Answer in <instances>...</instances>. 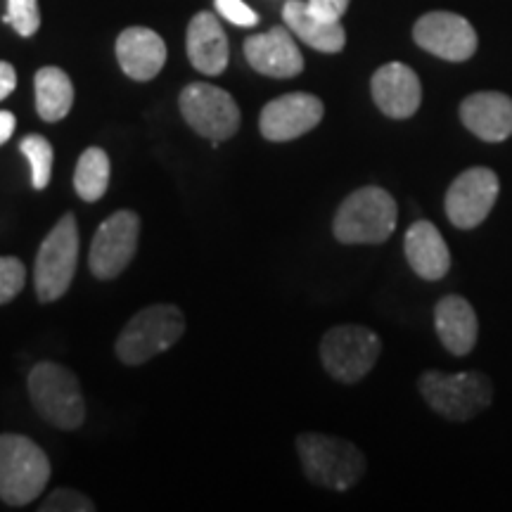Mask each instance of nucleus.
<instances>
[{"instance_id": "1", "label": "nucleus", "mask_w": 512, "mask_h": 512, "mask_svg": "<svg viewBox=\"0 0 512 512\" xmlns=\"http://www.w3.org/2000/svg\"><path fill=\"white\" fill-rule=\"evenodd\" d=\"M396 200L384 188L366 185L339 204L332 233L342 245H382L396 230Z\"/></svg>"}, {"instance_id": "2", "label": "nucleus", "mask_w": 512, "mask_h": 512, "mask_svg": "<svg viewBox=\"0 0 512 512\" xmlns=\"http://www.w3.org/2000/svg\"><path fill=\"white\" fill-rule=\"evenodd\" d=\"M43 448L22 434H0V501L22 508L34 503L50 482Z\"/></svg>"}, {"instance_id": "3", "label": "nucleus", "mask_w": 512, "mask_h": 512, "mask_svg": "<svg viewBox=\"0 0 512 512\" xmlns=\"http://www.w3.org/2000/svg\"><path fill=\"white\" fill-rule=\"evenodd\" d=\"M297 453L309 482L325 489L349 491L366 475V456L347 439L328 437V434H302L297 437Z\"/></svg>"}, {"instance_id": "4", "label": "nucleus", "mask_w": 512, "mask_h": 512, "mask_svg": "<svg viewBox=\"0 0 512 512\" xmlns=\"http://www.w3.org/2000/svg\"><path fill=\"white\" fill-rule=\"evenodd\" d=\"M27 387L36 413L57 430L72 432L83 425L86 401L72 370L50 361L36 363L29 373Z\"/></svg>"}, {"instance_id": "5", "label": "nucleus", "mask_w": 512, "mask_h": 512, "mask_svg": "<svg viewBox=\"0 0 512 512\" xmlns=\"http://www.w3.org/2000/svg\"><path fill=\"white\" fill-rule=\"evenodd\" d=\"M418 389L434 413L453 422L472 420L494 401V384L479 370L470 373H441L427 370Z\"/></svg>"}, {"instance_id": "6", "label": "nucleus", "mask_w": 512, "mask_h": 512, "mask_svg": "<svg viewBox=\"0 0 512 512\" xmlns=\"http://www.w3.org/2000/svg\"><path fill=\"white\" fill-rule=\"evenodd\" d=\"M185 332V316L174 304H155L138 311L117 339V356L126 366H140L171 349Z\"/></svg>"}, {"instance_id": "7", "label": "nucleus", "mask_w": 512, "mask_h": 512, "mask_svg": "<svg viewBox=\"0 0 512 512\" xmlns=\"http://www.w3.org/2000/svg\"><path fill=\"white\" fill-rule=\"evenodd\" d=\"M76 261H79V226L74 214H64L38 249L34 266L38 302L50 304L67 294L76 273Z\"/></svg>"}, {"instance_id": "8", "label": "nucleus", "mask_w": 512, "mask_h": 512, "mask_svg": "<svg viewBox=\"0 0 512 512\" xmlns=\"http://www.w3.org/2000/svg\"><path fill=\"white\" fill-rule=\"evenodd\" d=\"M382 342L377 332L363 325H337L320 339V361L330 377L356 384L375 368Z\"/></svg>"}, {"instance_id": "9", "label": "nucleus", "mask_w": 512, "mask_h": 512, "mask_svg": "<svg viewBox=\"0 0 512 512\" xmlns=\"http://www.w3.org/2000/svg\"><path fill=\"white\" fill-rule=\"evenodd\" d=\"M181 114L195 133L211 145L233 138L240 128V107L233 95L211 83H190L181 93Z\"/></svg>"}, {"instance_id": "10", "label": "nucleus", "mask_w": 512, "mask_h": 512, "mask_svg": "<svg viewBox=\"0 0 512 512\" xmlns=\"http://www.w3.org/2000/svg\"><path fill=\"white\" fill-rule=\"evenodd\" d=\"M140 219L136 211H114L102 221L91 245V271L98 280H114L131 264L138 249Z\"/></svg>"}, {"instance_id": "11", "label": "nucleus", "mask_w": 512, "mask_h": 512, "mask_svg": "<svg viewBox=\"0 0 512 512\" xmlns=\"http://www.w3.org/2000/svg\"><path fill=\"white\" fill-rule=\"evenodd\" d=\"M501 192L496 171L475 166L460 174L446 192V216L456 228L470 230L484 223Z\"/></svg>"}, {"instance_id": "12", "label": "nucleus", "mask_w": 512, "mask_h": 512, "mask_svg": "<svg viewBox=\"0 0 512 512\" xmlns=\"http://www.w3.org/2000/svg\"><path fill=\"white\" fill-rule=\"evenodd\" d=\"M415 43L448 62H465L477 53V31L465 17L453 12H430L413 29Z\"/></svg>"}, {"instance_id": "13", "label": "nucleus", "mask_w": 512, "mask_h": 512, "mask_svg": "<svg viewBox=\"0 0 512 512\" xmlns=\"http://www.w3.org/2000/svg\"><path fill=\"white\" fill-rule=\"evenodd\" d=\"M325 107L309 93H287L268 102L261 112V136L271 143H287L313 131L323 119Z\"/></svg>"}, {"instance_id": "14", "label": "nucleus", "mask_w": 512, "mask_h": 512, "mask_svg": "<svg viewBox=\"0 0 512 512\" xmlns=\"http://www.w3.org/2000/svg\"><path fill=\"white\" fill-rule=\"evenodd\" d=\"M245 57L254 72L273 79H292L304 72L302 50L285 27H273L266 34L249 36L245 41Z\"/></svg>"}, {"instance_id": "15", "label": "nucleus", "mask_w": 512, "mask_h": 512, "mask_svg": "<svg viewBox=\"0 0 512 512\" xmlns=\"http://www.w3.org/2000/svg\"><path fill=\"white\" fill-rule=\"evenodd\" d=\"M375 105L392 119H408L420 110L422 86L418 74L401 62L380 67L370 81Z\"/></svg>"}, {"instance_id": "16", "label": "nucleus", "mask_w": 512, "mask_h": 512, "mask_svg": "<svg viewBox=\"0 0 512 512\" xmlns=\"http://www.w3.org/2000/svg\"><path fill=\"white\" fill-rule=\"evenodd\" d=\"M460 121L484 143H503L512 136V98L484 91L460 102Z\"/></svg>"}, {"instance_id": "17", "label": "nucleus", "mask_w": 512, "mask_h": 512, "mask_svg": "<svg viewBox=\"0 0 512 512\" xmlns=\"http://www.w3.org/2000/svg\"><path fill=\"white\" fill-rule=\"evenodd\" d=\"M117 60L121 72L133 81H150L162 72L166 62V43L157 31L131 27L117 38Z\"/></svg>"}, {"instance_id": "18", "label": "nucleus", "mask_w": 512, "mask_h": 512, "mask_svg": "<svg viewBox=\"0 0 512 512\" xmlns=\"http://www.w3.org/2000/svg\"><path fill=\"white\" fill-rule=\"evenodd\" d=\"M188 57L197 72L219 76L228 67V36L214 12H200L192 17L188 27Z\"/></svg>"}, {"instance_id": "19", "label": "nucleus", "mask_w": 512, "mask_h": 512, "mask_svg": "<svg viewBox=\"0 0 512 512\" xmlns=\"http://www.w3.org/2000/svg\"><path fill=\"white\" fill-rule=\"evenodd\" d=\"M434 328H437V335L448 354L467 356L475 349L479 337L477 313L472 304L458 294H448L437 304Z\"/></svg>"}, {"instance_id": "20", "label": "nucleus", "mask_w": 512, "mask_h": 512, "mask_svg": "<svg viewBox=\"0 0 512 512\" xmlns=\"http://www.w3.org/2000/svg\"><path fill=\"white\" fill-rule=\"evenodd\" d=\"M403 252H406L408 266L422 280H441L451 268V252H448L446 240L430 221H418L408 228Z\"/></svg>"}, {"instance_id": "21", "label": "nucleus", "mask_w": 512, "mask_h": 512, "mask_svg": "<svg viewBox=\"0 0 512 512\" xmlns=\"http://www.w3.org/2000/svg\"><path fill=\"white\" fill-rule=\"evenodd\" d=\"M283 19L287 29L297 34L306 46L320 53H342L347 34L339 22H330L316 15L304 0H287L283 8Z\"/></svg>"}, {"instance_id": "22", "label": "nucleus", "mask_w": 512, "mask_h": 512, "mask_svg": "<svg viewBox=\"0 0 512 512\" xmlns=\"http://www.w3.org/2000/svg\"><path fill=\"white\" fill-rule=\"evenodd\" d=\"M36 112L48 124L62 121L72 112L74 83L60 67H43L36 72Z\"/></svg>"}, {"instance_id": "23", "label": "nucleus", "mask_w": 512, "mask_h": 512, "mask_svg": "<svg viewBox=\"0 0 512 512\" xmlns=\"http://www.w3.org/2000/svg\"><path fill=\"white\" fill-rule=\"evenodd\" d=\"M110 157L100 147H88L74 171V190L83 202H98L110 188Z\"/></svg>"}, {"instance_id": "24", "label": "nucleus", "mask_w": 512, "mask_h": 512, "mask_svg": "<svg viewBox=\"0 0 512 512\" xmlns=\"http://www.w3.org/2000/svg\"><path fill=\"white\" fill-rule=\"evenodd\" d=\"M19 150H22V155L29 159L31 185H34L36 190L48 188L50 178H53V159H55L53 145L48 143V138L38 136V133H31V136L22 138Z\"/></svg>"}, {"instance_id": "25", "label": "nucleus", "mask_w": 512, "mask_h": 512, "mask_svg": "<svg viewBox=\"0 0 512 512\" xmlns=\"http://www.w3.org/2000/svg\"><path fill=\"white\" fill-rule=\"evenodd\" d=\"M3 22L12 24L19 36H34L38 27H41L38 0H8V15L3 17Z\"/></svg>"}, {"instance_id": "26", "label": "nucleus", "mask_w": 512, "mask_h": 512, "mask_svg": "<svg viewBox=\"0 0 512 512\" xmlns=\"http://www.w3.org/2000/svg\"><path fill=\"white\" fill-rule=\"evenodd\" d=\"M27 266L17 256H0V304H8L24 290Z\"/></svg>"}, {"instance_id": "27", "label": "nucleus", "mask_w": 512, "mask_h": 512, "mask_svg": "<svg viewBox=\"0 0 512 512\" xmlns=\"http://www.w3.org/2000/svg\"><path fill=\"white\" fill-rule=\"evenodd\" d=\"M41 512H93L95 505L88 496L72 489H57L38 508Z\"/></svg>"}, {"instance_id": "28", "label": "nucleus", "mask_w": 512, "mask_h": 512, "mask_svg": "<svg viewBox=\"0 0 512 512\" xmlns=\"http://www.w3.org/2000/svg\"><path fill=\"white\" fill-rule=\"evenodd\" d=\"M216 10L221 12V17L238 24V27H254V24H259V15L249 8L245 0H216Z\"/></svg>"}, {"instance_id": "29", "label": "nucleus", "mask_w": 512, "mask_h": 512, "mask_svg": "<svg viewBox=\"0 0 512 512\" xmlns=\"http://www.w3.org/2000/svg\"><path fill=\"white\" fill-rule=\"evenodd\" d=\"M309 8L320 15L323 19H330V22H339L347 12L351 0H306Z\"/></svg>"}, {"instance_id": "30", "label": "nucleus", "mask_w": 512, "mask_h": 512, "mask_svg": "<svg viewBox=\"0 0 512 512\" xmlns=\"http://www.w3.org/2000/svg\"><path fill=\"white\" fill-rule=\"evenodd\" d=\"M17 88V72L10 62H0V100H5Z\"/></svg>"}, {"instance_id": "31", "label": "nucleus", "mask_w": 512, "mask_h": 512, "mask_svg": "<svg viewBox=\"0 0 512 512\" xmlns=\"http://www.w3.org/2000/svg\"><path fill=\"white\" fill-rule=\"evenodd\" d=\"M17 128V119L12 112H0V145H5L12 138Z\"/></svg>"}]
</instances>
